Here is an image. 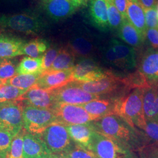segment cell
I'll list each match as a JSON object with an SVG mask.
<instances>
[{
    "mask_svg": "<svg viewBox=\"0 0 158 158\" xmlns=\"http://www.w3.org/2000/svg\"><path fill=\"white\" fill-rule=\"evenodd\" d=\"M26 91L13 85L4 84L0 87V105L18 102L19 98Z\"/></svg>",
    "mask_w": 158,
    "mask_h": 158,
    "instance_id": "cell-31",
    "label": "cell"
},
{
    "mask_svg": "<svg viewBox=\"0 0 158 158\" xmlns=\"http://www.w3.org/2000/svg\"><path fill=\"white\" fill-rule=\"evenodd\" d=\"M16 63L10 59H4L0 66V79L6 81L17 74Z\"/></svg>",
    "mask_w": 158,
    "mask_h": 158,
    "instance_id": "cell-35",
    "label": "cell"
},
{
    "mask_svg": "<svg viewBox=\"0 0 158 158\" xmlns=\"http://www.w3.org/2000/svg\"><path fill=\"white\" fill-rule=\"evenodd\" d=\"M48 158V157H41V158Z\"/></svg>",
    "mask_w": 158,
    "mask_h": 158,
    "instance_id": "cell-50",
    "label": "cell"
},
{
    "mask_svg": "<svg viewBox=\"0 0 158 158\" xmlns=\"http://www.w3.org/2000/svg\"><path fill=\"white\" fill-rule=\"evenodd\" d=\"M62 154L67 158H97L94 153L90 150L76 143H72Z\"/></svg>",
    "mask_w": 158,
    "mask_h": 158,
    "instance_id": "cell-34",
    "label": "cell"
},
{
    "mask_svg": "<svg viewBox=\"0 0 158 158\" xmlns=\"http://www.w3.org/2000/svg\"><path fill=\"white\" fill-rule=\"evenodd\" d=\"M59 49H60L56 46H52L49 48L46 51L42 56L41 73L45 72L51 68L56 57Z\"/></svg>",
    "mask_w": 158,
    "mask_h": 158,
    "instance_id": "cell-36",
    "label": "cell"
},
{
    "mask_svg": "<svg viewBox=\"0 0 158 158\" xmlns=\"http://www.w3.org/2000/svg\"><path fill=\"white\" fill-rule=\"evenodd\" d=\"M41 73L33 74H17L6 81V85H11L23 90H28L36 84Z\"/></svg>",
    "mask_w": 158,
    "mask_h": 158,
    "instance_id": "cell-29",
    "label": "cell"
},
{
    "mask_svg": "<svg viewBox=\"0 0 158 158\" xmlns=\"http://www.w3.org/2000/svg\"><path fill=\"white\" fill-rule=\"evenodd\" d=\"M88 149L97 158H136L130 149L95 131L91 136Z\"/></svg>",
    "mask_w": 158,
    "mask_h": 158,
    "instance_id": "cell-5",
    "label": "cell"
},
{
    "mask_svg": "<svg viewBox=\"0 0 158 158\" xmlns=\"http://www.w3.org/2000/svg\"><path fill=\"white\" fill-rule=\"evenodd\" d=\"M146 27L148 28H158V17L156 6L145 10Z\"/></svg>",
    "mask_w": 158,
    "mask_h": 158,
    "instance_id": "cell-38",
    "label": "cell"
},
{
    "mask_svg": "<svg viewBox=\"0 0 158 158\" xmlns=\"http://www.w3.org/2000/svg\"></svg>",
    "mask_w": 158,
    "mask_h": 158,
    "instance_id": "cell-53",
    "label": "cell"
},
{
    "mask_svg": "<svg viewBox=\"0 0 158 158\" xmlns=\"http://www.w3.org/2000/svg\"><path fill=\"white\" fill-rule=\"evenodd\" d=\"M38 135L50 153H62L73 143L66 126L54 123Z\"/></svg>",
    "mask_w": 158,
    "mask_h": 158,
    "instance_id": "cell-7",
    "label": "cell"
},
{
    "mask_svg": "<svg viewBox=\"0 0 158 158\" xmlns=\"http://www.w3.org/2000/svg\"><path fill=\"white\" fill-rule=\"evenodd\" d=\"M0 27L25 34H40L46 28L44 20L32 12H23L0 17Z\"/></svg>",
    "mask_w": 158,
    "mask_h": 158,
    "instance_id": "cell-3",
    "label": "cell"
},
{
    "mask_svg": "<svg viewBox=\"0 0 158 158\" xmlns=\"http://www.w3.org/2000/svg\"><path fill=\"white\" fill-rule=\"evenodd\" d=\"M118 32L119 38L126 44L134 48L141 47L145 40L127 18L123 19L122 24L118 29Z\"/></svg>",
    "mask_w": 158,
    "mask_h": 158,
    "instance_id": "cell-23",
    "label": "cell"
},
{
    "mask_svg": "<svg viewBox=\"0 0 158 158\" xmlns=\"http://www.w3.org/2000/svg\"><path fill=\"white\" fill-rule=\"evenodd\" d=\"M109 29L118 30L123 21V18L114 5L113 0H107Z\"/></svg>",
    "mask_w": 158,
    "mask_h": 158,
    "instance_id": "cell-33",
    "label": "cell"
},
{
    "mask_svg": "<svg viewBox=\"0 0 158 158\" xmlns=\"http://www.w3.org/2000/svg\"><path fill=\"white\" fill-rule=\"evenodd\" d=\"M49 47L46 40L35 39L27 42L23 49V55L33 58L41 57Z\"/></svg>",
    "mask_w": 158,
    "mask_h": 158,
    "instance_id": "cell-27",
    "label": "cell"
},
{
    "mask_svg": "<svg viewBox=\"0 0 158 158\" xmlns=\"http://www.w3.org/2000/svg\"><path fill=\"white\" fill-rule=\"evenodd\" d=\"M3 60H4V59H0V66H1V63H2V62Z\"/></svg>",
    "mask_w": 158,
    "mask_h": 158,
    "instance_id": "cell-46",
    "label": "cell"
},
{
    "mask_svg": "<svg viewBox=\"0 0 158 158\" xmlns=\"http://www.w3.org/2000/svg\"><path fill=\"white\" fill-rule=\"evenodd\" d=\"M73 82L85 91L97 96L110 94L121 88L128 90L125 84L124 78L119 77L113 74L106 78L95 81Z\"/></svg>",
    "mask_w": 158,
    "mask_h": 158,
    "instance_id": "cell-12",
    "label": "cell"
},
{
    "mask_svg": "<svg viewBox=\"0 0 158 158\" xmlns=\"http://www.w3.org/2000/svg\"></svg>",
    "mask_w": 158,
    "mask_h": 158,
    "instance_id": "cell-52",
    "label": "cell"
},
{
    "mask_svg": "<svg viewBox=\"0 0 158 158\" xmlns=\"http://www.w3.org/2000/svg\"><path fill=\"white\" fill-rule=\"evenodd\" d=\"M143 89H133L129 94L115 99L113 111V114L123 119L132 128L142 131L147 123L143 109Z\"/></svg>",
    "mask_w": 158,
    "mask_h": 158,
    "instance_id": "cell-2",
    "label": "cell"
},
{
    "mask_svg": "<svg viewBox=\"0 0 158 158\" xmlns=\"http://www.w3.org/2000/svg\"><path fill=\"white\" fill-rule=\"evenodd\" d=\"M4 84H6V82H5L4 81H3L2 80H1V79H0V87H1L2 85H4Z\"/></svg>",
    "mask_w": 158,
    "mask_h": 158,
    "instance_id": "cell-45",
    "label": "cell"
},
{
    "mask_svg": "<svg viewBox=\"0 0 158 158\" xmlns=\"http://www.w3.org/2000/svg\"><path fill=\"white\" fill-rule=\"evenodd\" d=\"M74 63L75 56L74 55L73 53L68 48H62L59 49V53L51 68L44 73L64 70L72 69L73 68L75 64Z\"/></svg>",
    "mask_w": 158,
    "mask_h": 158,
    "instance_id": "cell-26",
    "label": "cell"
},
{
    "mask_svg": "<svg viewBox=\"0 0 158 158\" xmlns=\"http://www.w3.org/2000/svg\"><path fill=\"white\" fill-rule=\"evenodd\" d=\"M129 1H134V0H129Z\"/></svg>",
    "mask_w": 158,
    "mask_h": 158,
    "instance_id": "cell-51",
    "label": "cell"
},
{
    "mask_svg": "<svg viewBox=\"0 0 158 158\" xmlns=\"http://www.w3.org/2000/svg\"><path fill=\"white\" fill-rule=\"evenodd\" d=\"M26 41L9 34L0 35V59H11L23 55Z\"/></svg>",
    "mask_w": 158,
    "mask_h": 158,
    "instance_id": "cell-17",
    "label": "cell"
},
{
    "mask_svg": "<svg viewBox=\"0 0 158 158\" xmlns=\"http://www.w3.org/2000/svg\"><path fill=\"white\" fill-rule=\"evenodd\" d=\"M91 124L96 132L118 142L131 151H140L144 147L143 135L116 115L102 117Z\"/></svg>",
    "mask_w": 158,
    "mask_h": 158,
    "instance_id": "cell-1",
    "label": "cell"
},
{
    "mask_svg": "<svg viewBox=\"0 0 158 158\" xmlns=\"http://www.w3.org/2000/svg\"><path fill=\"white\" fill-rule=\"evenodd\" d=\"M65 126L71 139L75 143L88 149L91 136L94 132L91 123L85 124L67 125Z\"/></svg>",
    "mask_w": 158,
    "mask_h": 158,
    "instance_id": "cell-22",
    "label": "cell"
},
{
    "mask_svg": "<svg viewBox=\"0 0 158 158\" xmlns=\"http://www.w3.org/2000/svg\"><path fill=\"white\" fill-rule=\"evenodd\" d=\"M126 15L128 21L145 39L147 27L145 12L138 0L129 1Z\"/></svg>",
    "mask_w": 158,
    "mask_h": 158,
    "instance_id": "cell-21",
    "label": "cell"
},
{
    "mask_svg": "<svg viewBox=\"0 0 158 158\" xmlns=\"http://www.w3.org/2000/svg\"><path fill=\"white\" fill-rule=\"evenodd\" d=\"M23 107L19 102L0 105V127L16 135L23 128Z\"/></svg>",
    "mask_w": 158,
    "mask_h": 158,
    "instance_id": "cell-10",
    "label": "cell"
},
{
    "mask_svg": "<svg viewBox=\"0 0 158 158\" xmlns=\"http://www.w3.org/2000/svg\"><path fill=\"white\" fill-rule=\"evenodd\" d=\"M0 158H6V156H1L0 155Z\"/></svg>",
    "mask_w": 158,
    "mask_h": 158,
    "instance_id": "cell-47",
    "label": "cell"
},
{
    "mask_svg": "<svg viewBox=\"0 0 158 158\" xmlns=\"http://www.w3.org/2000/svg\"><path fill=\"white\" fill-rule=\"evenodd\" d=\"M23 128L35 135H39L51 125L58 123L53 111L49 109L23 106Z\"/></svg>",
    "mask_w": 158,
    "mask_h": 158,
    "instance_id": "cell-6",
    "label": "cell"
},
{
    "mask_svg": "<svg viewBox=\"0 0 158 158\" xmlns=\"http://www.w3.org/2000/svg\"><path fill=\"white\" fill-rule=\"evenodd\" d=\"M138 71L149 85H158V49L149 48L144 52L140 59Z\"/></svg>",
    "mask_w": 158,
    "mask_h": 158,
    "instance_id": "cell-15",
    "label": "cell"
},
{
    "mask_svg": "<svg viewBox=\"0 0 158 158\" xmlns=\"http://www.w3.org/2000/svg\"><path fill=\"white\" fill-rule=\"evenodd\" d=\"M52 110L56 116L58 123L64 125L85 124L100 118L76 105L56 104Z\"/></svg>",
    "mask_w": 158,
    "mask_h": 158,
    "instance_id": "cell-8",
    "label": "cell"
},
{
    "mask_svg": "<svg viewBox=\"0 0 158 158\" xmlns=\"http://www.w3.org/2000/svg\"><path fill=\"white\" fill-rule=\"evenodd\" d=\"M157 14H158V6H157Z\"/></svg>",
    "mask_w": 158,
    "mask_h": 158,
    "instance_id": "cell-49",
    "label": "cell"
},
{
    "mask_svg": "<svg viewBox=\"0 0 158 158\" xmlns=\"http://www.w3.org/2000/svg\"><path fill=\"white\" fill-rule=\"evenodd\" d=\"M89 13L93 25L102 31L109 29L107 0H90Z\"/></svg>",
    "mask_w": 158,
    "mask_h": 158,
    "instance_id": "cell-19",
    "label": "cell"
},
{
    "mask_svg": "<svg viewBox=\"0 0 158 158\" xmlns=\"http://www.w3.org/2000/svg\"><path fill=\"white\" fill-rule=\"evenodd\" d=\"M27 131L23 128L14 136L6 153V158H23V135Z\"/></svg>",
    "mask_w": 158,
    "mask_h": 158,
    "instance_id": "cell-32",
    "label": "cell"
},
{
    "mask_svg": "<svg viewBox=\"0 0 158 158\" xmlns=\"http://www.w3.org/2000/svg\"><path fill=\"white\" fill-rule=\"evenodd\" d=\"M76 56L88 58L94 51V45L89 38L83 35L73 36L69 43V48Z\"/></svg>",
    "mask_w": 158,
    "mask_h": 158,
    "instance_id": "cell-24",
    "label": "cell"
},
{
    "mask_svg": "<svg viewBox=\"0 0 158 158\" xmlns=\"http://www.w3.org/2000/svg\"><path fill=\"white\" fill-rule=\"evenodd\" d=\"M49 153L39 136L27 131L25 132L23 142V158L47 157Z\"/></svg>",
    "mask_w": 158,
    "mask_h": 158,
    "instance_id": "cell-18",
    "label": "cell"
},
{
    "mask_svg": "<svg viewBox=\"0 0 158 158\" xmlns=\"http://www.w3.org/2000/svg\"><path fill=\"white\" fill-rule=\"evenodd\" d=\"M42 6L46 14L55 21L70 17L76 10L69 0H42Z\"/></svg>",
    "mask_w": 158,
    "mask_h": 158,
    "instance_id": "cell-16",
    "label": "cell"
},
{
    "mask_svg": "<svg viewBox=\"0 0 158 158\" xmlns=\"http://www.w3.org/2000/svg\"><path fill=\"white\" fill-rule=\"evenodd\" d=\"M145 158H158V149L152 147H146L140 151Z\"/></svg>",
    "mask_w": 158,
    "mask_h": 158,
    "instance_id": "cell-41",
    "label": "cell"
},
{
    "mask_svg": "<svg viewBox=\"0 0 158 158\" xmlns=\"http://www.w3.org/2000/svg\"><path fill=\"white\" fill-rule=\"evenodd\" d=\"M18 102H21L23 106L49 110H52L56 104L51 91L42 89L35 85L26 91Z\"/></svg>",
    "mask_w": 158,
    "mask_h": 158,
    "instance_id": "cell-13",
    "label": "cell"
},
{
    "mask_svg": "<svg viewBox=\"0 0 158 158\" xmlns=\"http://www.w3.org/2000/svg\"><path fill=\"white\" fill-rule=\"evenodd\" d=\"M48 158H66L62 153H49L47 156Z\"/></svg>",
    "mask_w": 158,
    "mask_h": 158,
    "instance_id": "cell-44",
    "label": "cell"
},
{
    "mask_svg": "<svg viewBox=\"0 0 158 158\" xmlns=\"http://www.w3.org/2000/svg\"><path fill=\"white\" fill-rule=\"evenodd\" d=\"M14 135L11 132L0 127V155L6 156Z\"/></svg>",
    "mask_w": 158,
    "mask_h": 158,
    "instance_id": "cell-37",
    "label": "cell"
},
{
    "mask_svg": "<svg viewBox=\"0 0 158 158\" xmlns=\"http://www.w3.org/2000/svg\"><path fill=\"white\" fill-rule=\"evenodd\" d=\"M141 158H145V157H144V156H143V155H142V154H141Z\"/></svg>",
    "mask_w": 158,
    "mask_h": 158,
    "instance_id": "cell-48",
    "label": "cell"
},
{
    "mask_svg": "<svg viewBox=\"0 0 158 158\" xmlns=\"http://www.w3.org/2000/svg\"><path fill=\"white\" fill-rule=\"evenodd\" d=\"M145 39L151 48L158 49V28L147 29Z\"/></svg>",
    "mask_w": 158,
    "mask_h": 158,
    "instance_id": "cell-39",
    "label": "cell"
},
{
    "mask_svg": "<svg viewBox=\"0 0 158 158\" xmlns=\"http://www.w3.org/2000/svg\"><path fill=\"white\" fill-rule=\"evenodd\" d=\"M112 74L102 69L90 58H82L73 68L74 81H95L106 78Z\"/></svg>",
    "mask_w": 158,
    "mask_h": 158,
    "instance_id": "cell-11",
    "label": "cell"
},
{
    "mask_svg": "<svg viewBox=\"0 0 158 158\" xmlns=\"http://www.w3.org/2000/svg\"><path fill=\"white\" fill-rule=\"evenodd\" d=\"M73 68L42 73L35 85L48 91L54 90L62 87L74 81Z\"/></svg>",
    "mask_w": 158,
    "mask_h": 158,
    "instance_id": "cell-14",
    "label": "cell"
},
{
    "mask_svg": "<svg viewBox=\"0 0 158 158\" xmlns=\"http://www.w3.org/2000/svg\"><path fill=\"white\" fill-rule=\"evenodd\" d=\"M104 57L107 62L121 70H132L137 65L134 48L115 39L111 40L104 48Z\"/></svg>",
    "mask_w": 158,
    "mask_h": 158,
    "instance_id": "cell-4",
    "label": "cell"
},
{
    "mask_svg": "<svg viewBox=\"0 0 158 158\" xmlns=\"http://www.w3.org/2000/svg\"><path fill=\"white\" fill-rule=\"evenodd\" d=\"M143 109L147 121L158 123V85L143 89Z\"/></svg>",
    "mask_w": 158,
    "mask_h": 158,
    "instance_id": "cell-20",
    "label": "cell"
},
{
    "mask_svg": "<svg viewBox=\"0 0 158 158\" xmlns=\"http://www.w3.org/2000/svg\"><path fill=\"white\" fill-rule=\"evenodd\" d=\"M42 57L33 58L24 57L17 66L18 74L41 73Z\"/></svg>",
    "mask_w": 158,
    "mask_h": 158,
    "instance_id": "cell-28",
    "label": "cell"
},
{
    "mask_svg": "<svg viewBox=\"0 0 158 158\" xmlns=\"http://www.w3.org/2000/svg\"><path fill=\"white\" fill-rule=\"evenodd\" d=\"M51 91L56 104L80 106L100 98L99 96L94 95L83 90L73 81Z\"/></svg>",
    "mask_w": 158,
    "mask_h": 158,
    "instance_id": "cell-9",
    "label": "cell"
},
{
    "mask_svg": "<svg viewBox=\"0 0 158 158\" xmlns=\"http://www.w3.org/2000/svg\"><path fill=\"white\" fill-rule=\"evenodd\" d=\"M142 131H143L142 135L144 140L143 148L152 147L158 149V122L147 121L146 125Z\"/></svg>",
    "mask_w": 158,
    "mask_h": 158,
    "instance_id": "cell-30",
    "label": "cell"
},
{
    "mask_svg": "<svg viewBox=\"0 0 158 158\" xmlns=\"http://www.w3.org/2000/svg\"><path fill=\"white\" fill-rule=\"evenodd\" d=\"M113 2L123 19L127 18V9L129 3V0H113Z\"/></svg>",
    "mask_w": 158,
    "mask_h": 158,
    "instance_id": "cell-40",
    "label": "cell"
},
{
    "mask_svg": "<svg viewBox=\"0 0 158 158\" xmlns=\"http://www.w3.org/2000/svg\"><path fill=\"white\" fill-rule=\"evenodd\" d=\"M143 10H147L156 6V0H138Z\"/></svg>",
    "mask_w": 158,
    "mask_h": 158,
    "instance_id": "cell-42",
    "label": "cell"
},
{
    "mask_svg": "<svg viewBox=\"0 0 158 158\" xmlns=\"http://www.w3.org/2000/svg\"><path fill=\"white\" fill-rule=\"evenodd\" d=\"M79 106L83 108L85 110L91 115L99 118L113 114L114 100H94Z\"/></svg>",
    "mask_w": 158,
    "mask_h": 158,
    "instance_id": "cell-25",
    "label": "cell"
},
{
    "mask_svg": "<svg viewBox=\"0 0 158 158\" xmlns=\"http://www.w3.org/2000/svg\"><path fill=\"white\" fill-rule=\"evenodd\" d=\"M74 7L76 9H77L81 6H85L88 2L89 0H69Z\"/></svg>",
    "mask_w": 158,
    "mask_h": 158,
    "instance_id": "cell-43",
    "label": "cell"
}]
</instances>
